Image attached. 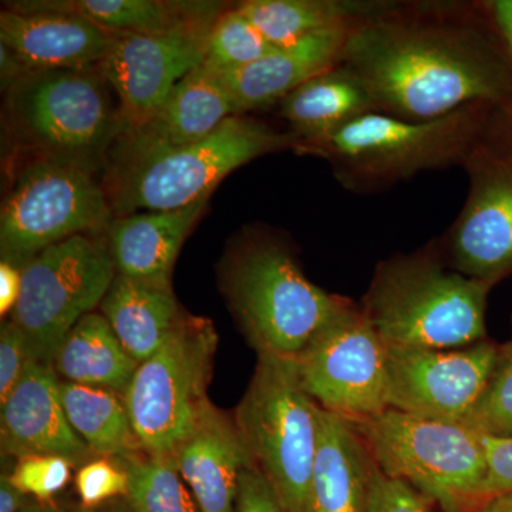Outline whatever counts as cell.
<instances>
[{
    "mask_svg": "<svg viewBox=\"0 0 512 512\" xmlns=\"http://www.w3.org/2000/svg\"><path fill=\"white\" fill-rule=\"evenodd\" d=\"M342 64L377 113L430 121L487 104L512 116V60L483 3L478 18L380 3L350 26Z\"/></svg>",
    "mask_w": 512,
    "mask_h": 512,
    "instance_id": "cell-1",
    "label": "cell"
},
{
    "mask_svg": "<svg viewBox=\"0 0 512 512\" xmlns=\"http://www.w3.org/2000/svg\"><path fill=\"white\" fill-rule=\"evenodd\" d=\"M491 289L451 268L431 242L379 262L360 309L387 348H466L488 339Z\"/></svg>",
    "mask_w": 512,
    "mask_h": 512,
    "instance_id": "cell-2",
    "label": "cell"
},
{
    "mask_svg": "<svg viewBox=\"0 0 512 512\" xmlns=\"http://www.w3.org/2000/svg\"><path fill=\"white\" fill-rule=\"evenodd\" d=\"M218 272L232 316L258 355L296 359L348 301L309 281L291 248L258 228L229 245Z\"/></svg>",
    "mask_w": 512,
    "mask_h": 512,
    "instance_id": "cell-3",
    "label": "cell"
},
{
    "mask_svg": "<svg viewBox=\"0 0 512 512\" xmlns=\"http://www.w3.org/2000/svg\"><path fill=\"white\" fill-rule=\"evenodd\" d=\"M3 126L29 158L96 174L124 130L119 100L99 67L26 73L5 93Z\"/></svg>",
    "mask_w": 512,
    "mask_h": 512,
    "instance_id": "cell-4",
    "label": "cell"
},
{
    "mask_svg": "<svg viewBox=\"0 0 512 512\" xmlns=\"http://www.w3.org/2000/svg\"><path fill=\"white\" fill-rule=\"evenodd\" d=\"M298 147V137L291 131L281 133L261 121L232 116L195 143L109 161L101 183L114 218L180 210L210 200L217 185L249 161Z\"/></svg>",
    "mask_w": 512,
    "mask_h": 512,
    "instance_id": "cell-5",
    "label": "cell"
},
{
    "mask_svg": "<svg viewBox=\"0 0 512 512\" xmlns=\"http://www.w3.org/2000/svg\"><path fill=\"white\" fill-rule=\"evenodd\" d=\"M495 113L487 104H473L440 119L409 121L375 111L303 154L326 158L350 191L383 190L423 171L463 165Z\"/></svg>",
    "mask_w": 512,
    "mask_h": 512,
    "instance_id": "cell-6",
    "label": "cell"
},
{
    "mask_svg": "<svg viewBox=\"0 0 512 512\" xmlns=\"http://www.w3.org/2000/svg\"><path fill=\"white\" fill-rule=\"evenodd\" d=\"M377 467L429 497L441 512H477L488 476L484 436L463 423L387 409L352 421Z\"/></svg>",
    "mask_w": 512,
    "mask_h": 512,
    "instance_id": "cell-7",
    "label": "cell"
},
{
    "mask_svg": "<svg viewBox=\"0 0 512 512\" xmlns=\"http://www.w3.org/2000/svg\"><path fill=\"white\" fill-rule=\"evenodd\" d=\"M249 456L288 512H311L320 407L305 392L295 359L258 355L234 413Z\"/></svg>",
    "mask_w": 512,
    "mask_h": 512,
    "instance_id": "cell-8",
    "label": "cell"
},
{
    "mask_svg": "<svg viewBox=\"0 0 512 512\" xmlns=\"http://www.w3.org/2000/svg\"><path fill=\"white\" fill-rule=\"evenodd\" d=\"M217 346L214 323L187 313L167 342L138 366L123 399L141 450L174 456L208 412Z\"/></svg>",
    "mask_w": 512,
    "mask_h": 512,
    "instance_id": "cell-9",
    "label": "cell"
},
{
    "mask_svg": "<svg viewBox=\"0 0 512 512\" xmlns=\"http://www.w3.org/2000/svg\"><path fill=\"white\" fill-rule=\"evenodd\" d=\"M114 220L97 174L77 165L29 158L0 210L3 261L23 268L43 249L84 234H106Z\"/></svg>",
    "mask_w": 512,
    "mask_h": 512,
    "instance_id": "cell-10",
    "label": "cell"
},
{
    "mask_svg": "<svg viewBox=\"0 0 512 512\" xmlns=\"http://www.w3.org/2000/svg\"><path fill=\"white\" fill-rule=\"evenodd\" d=\"M116 275L106 234L77 235L26 262L10 319L25 335L29 359L52 365L67 333L100 308Z\"/></svg>",
    "mask_w": 512,
    "mask_h": 512,
    "instance_id": "cell-11",
    "label": "cell"
},
{
    "mask_svg": "<svg viewBox=\"0 0 512 512\" xmlns=\"http://www.w3.org/2000/svg\"><path fill=\"white\" fill-rule=\"evenodd\" d=\"M295 363L303 389L325 412L356 423L389 409V350L350 299Z\"/></svg>",
    "mask_w": 512,
    "mask_h": 512,
    "instance_id": "cell-12",
    "label": "cell"
},
{
    "mask_svg": "<svg viewBox=\"0 0 512 512\" xmlns=\"http://www.w3.org/2000/svg\"><path fill=\"white\" fill-rule=\"evenodd\" d=\"M225 9L222 3L205 2L164 32L113 33L99 72L119 100L123 133L153 116L174 87L204 63L211 30Z\"/></svg>",
    "mask_w": 512,
    "mask_h": 512,
    "instance_id": "cell-13",
    "label": "cell"
},
{
    "mask_svg": "<svg viewBox=\"0 0 512 512\" xmlns=\"http://www.w3.org/2000/svg\"><path fill=\"white\" fill-rule=\"evenodd\" d=\"M463 165L470 190L441 248L451 268L494 286L512 276V160L481 138Z\"/></svg>",
    "mask_w": 512,
    "mask_h": 512,
    "instance_id": "cell-14",
    "label": "cell"
},
{
    "mask_svg": "<svg viewBox=\"0 0 512 512\" xmlns=\"http://www.w3.org/2000/svg\"><path fill=\"white\" fill-rule=\"evenodd\" d=\"M389 350V409L463 423L483 390L498 343L485 339L466 348Z\"/></svg>",
    "mask_w": 512,
    "mask_h": 512,
    "instance_id": "cell-15",
    "label": "cell"
},
{
    "mask_svg": "<svg viewBox=\"0 0 512 512\" xmlns=\"http://www.w3.org/2000/svg\"><path fill=\"white\" fill-rule=\"evenodd\" d=\"M232 116L238 113L224 76L201 63L174 87L153 116L121 134L107 163L195 143Z\"/></svg>",
    "mask_w": 512,
    "mask_h": 512,
    "instance_id": "cell-16",
    "label": "cell"
},
{
    "mask_svg": "<svg viewBox=\"0 0 512 512\" xmlns=\"http://www.w3.org/2000/svg\"><path fill=\"white\" fill-rule=\"evenodd\" d=\"M113 33L73 15L35 2L6 3L0 13V43L12 49L29 72L96 69Z\"/></svg>",
    "mask_w": 512,
    "mask_h": 512,
    "instance_id": "cell-17",
    "label": "cell"
},
{
    "mask_svg": "<svg viewBox=\"0 0 512 512\" xmlns=\"http://www.w3.org/2000/svg\"><path fill=\"white\" fill-rule=\"evenodd\" d=\"M50 363L28 360L15 389L2 406V453L16 458L50 454L87 463L92 451L70 426L62 390Z\"/></svg>",
    "mask_w": 512,
    "mask_h": 512,
    "instance_id": "cell-18",
    "label": "cell"
},
{
    "mask_svg": "<svg viewBox=\"0 0 512 512\" xmlns=\"http://www.w3.org/2000/svg\"><path fill=\"white\" fill-rule=\"evenodd\" d=\"M173 457L202 512H235L241 478L254 461L234 417L212 404Z\"/></svg>",
    "mask_w": 512,
    "mask_h": 512,
    "instance_id": "cell-19",
    "label": "cell"
},
{
    "mask_svg": "<svg viewBox=\"0 0 512 512\" xmlns=\"http://www.w3.org/2000/svg\"><path fill=\"white\" fill-rule=\"evenodd\" d=\"M350 26L320 30L234 72L222 73L238 116L281 103L303 83L342 63Z\"/></svg>",
    "mask_w": 512,
    "mask_h": 512,
    "instance_id": "cell-20",
    "label": "cell"
},
{
    "mask_svg": "<svg viewBox=\"0 0 512 512\" xmlns=\"http://www.w3.org/2000/svg\"><path fill=\"white\" fill-rule=\"evenodd\" d=\"M377 464L352 421L320 409L311 512H365Z\"/></svg>",
    "mask_w": 512,
    "mask_h": 512,
    "instance_id": "cell-21",
    "label": "cell"
},
{
    "mask_svg": "<svg viewBox=\"0 0 512 512\" xmlns=\"http://www.w3.org/2000/svg\"><path fill=\"white\" fill-rule=\"evenodd\" d=\"M208 200L174 211H143L114 218L106 237L117 274L170 281L185 239L207 210Z\"/></svg>",
    "mask_w": 512,
    "mask_h": 512,
    "instance_id": "cell-22",
    "label": "cell"
},
{
    "mask_svg": "<svg viewBox=\"0 0 512 512\" xmlns=\"http://www.w3.org/2000/svg\"><path fill=\"white\" fill-rule=\"evenodd\" d=\"M100 313L140 365L167 342L187 316L175 298L171 281L120 274L104 296Z\"/></svg>",
    "mask_w": 512,
    "mask_h": 512,
    "instance_id": "cell-23",
    "label": "cell"
},
{
    "mask_svg": "<svg viewBox=\"0 0 512 512\" xmlns=\"http://www.w3.org/2000/svg\"><path fill=\"white\" fill-rule=\"evenodd\" d=\"M279 109L291 126L289 131L298 137L299 153L357 117L377 111L365 84L342 63L293 90Z\"/></svg>",
    "mask_w": 512,
    "mask_h": 512,
    "instance_id": "cell-24",
    "label": "cell"
},
{
    "mask_svg": "<svg viewBox=\"0 0 512 512\" xmlns=\"http://www.w3.org/2000/svg\"><path fill=\"white\" fill-rule=\"evenodd\" d=\"M52 366L63 382L100 387L123 396L140 363L121 345L109 320L92 312L67 333Z\"/></svg>",
    "mask_w": 512,
    "mask_h": 512,
    "instance_id": "cell-25",
    "label": "cell"
},
{
    "mask_svg": "<svg viewBox=\"0 0 512 512\" xmlns=\"http://www.w3.org/2000/svg\"><path fill=\"white\" fill-rule=\"evenodd\" d=\"M60 390L70 426L93 456L120 458L141 450L121 394L63 380Z\"/></svg>",
    "mask_w": 512,
    "mask_h": 512,
    "instance_id": "cell-26",
    "label": "cell"
},
{
    "mask_svg": "<svg viewBox=\"0 0 512 512\" xmlns=\"http://www.w3.org/2000/svg\"><path fill=\"white\" fill-rule=\"evenodd\" d=\"M238 8L274 47L291 46L320 30L352 25L376 3L336 0H247Z\"/></svg>",
    "mask_w": 512,
    "mask_h": 512,
    "instance_id": "cell-27",
    "label": "cell"
},
{
    "mask_svg": "<svg viewBox=\"0 0 512 512\" xmlns=\"http://www.w3.org/2000/svg\"><path fill=\"white\" fill-rule=\"evenodd\" d=\"M40 8L73 13L111 33L151 35L174 28L197 13L205 2L164 0H42Z\"/></svg>",
    "mask_w": 512,
    "mask_h": 512,
    "instance_id": "cell-28",
    "label": "cell"
},
{
    "mask_svg": "<svg viewBox=\"0 0 512 512\" xmlns=\"http://www.w3.org/2000/svg\"><path fill=\"white\" fill-rule=\"evenodd\" d=\"M117 460L126 468V498L136 512H202L173 456L137 450Z\"/></svg>",
    "mask_w": 512,
    "mask_h": 512,
    "instance_id": "cell-29",
    "label": "cell"
},
{
    "mask_svg": "<svg viewBox=\"0 0 512 512\" xmlns=\"http://www.w3.org/2000/svg\"><path fill=\"white\" fill-rule=\"evenodd\" d=\"M274 49L238 6H232L221 13L211 30L204 63L220 73L234 72Z\"/></svg>",
    "mask_w": 512,
    "mask_h": 512,
    "instance_id": "cell-30",
    "label": "cell"
},
{
    "mask_svg": "<svg viewBox=\"0 0 512 512\" xmlns=\"http://www.w3.org/2000/svg\"><path fill=\"white\" fill-rule=\"evenodd\" d=\"M464 426L491 439H512V340L498 345L490 376Z\"/></svg>",
    "mask_w": 512,
    "mask_h": 512,
    "instance_id": "cell-31",
    "label": "cell"
},
{
    "mask_svg": "<svg viewBox=\"0 0 512 512\" xmlns=\"http://www.w3.org/2000/svg\"><path fill=\"white\" fill-rule=\"evenodd\" d=\"M72 467L67 458L33 454L18 458L9 476L23 494L32 495L39 503H52L53 497L69 483Z\"/></svg>",
    "mask_w": 512,
    "mask_h": 512,
    "instance_id": "cell-32",
    "label": "cell"
},
{
    "mask_svg": "<svg viewBox=\"0 0 512 512\" xmlns=\"http://www.w3.org/2000/svg\"><path fill=\"white\" fill-rule=\"evenodd\" d=\"M80 505L92 508L127 497L128 476L126 468L117 458L96 457L79 468L74 478Z\"/></svg>",
    "mask_w": 512,
    "mask_h": 512,
    "instance_id": "cell-33",
    "label": "cell"
},
{
    "mask_svg": "<svg viewBox=\"0 0 512 512\" xmlns=\"http://www.w3.org/2000/svg\"><path fill=\"white\" fill-rule=\"evenodd\" d=\"M437 505L419 490L400 480L386 476L377 467L365 512H434Z\"/></svg>",
    "mask_w": 512,
    "mask_h": 512,
    "instance_id": "cell-34",
    "label": "cell"
},
{
    "mask_svg": "<svg viewBox=\"0 0 512 512\" xmlns=\"http://www.w3.org/2000/svg\"><path fill=\"white\" fill-rule=\"evenodd\" d=\"M483 5L512 60V0H491ZM484 138L512 160V116L497 117L494 114Z\"/></svg>",
    "mask_w": 512,
    "mask_h": 512,
    "instance_id": "cell-35",
    "label": "cell"
},
{
    "mask_svg": "<svg viewBox=\"0 0 512 512\" xmlns=\"http://www.w3.org/2000/svg\"><path fill=\"white\" fill-rule=\"evenodd\" d=\"M28 360L25 335L12 319L6 320L0 329V404L15 389Z\"/></svg>",
    "mask_w": 512,
    "mask_h": 512,
    "instance_id": "cell-36",
    "label": "cell"
},
{
    "mask_svg": "<svg viewBox=\"0 0 512 512\" xmlns=\"http://www.w3.org/2000/svg\"><path fill=\"white\" fill-rule=\"evenodd\" d=\"M235 512H288L275 488L258 467L247 468L241 478Z\"/></svg>",
    "mask_w": 512,
    "mask_h": 512,
    "instance_id": "cell-37",
    "label": "cell"
},
{
    "mask_svg": "<svg viewBox=\"0 0 512 512\" xmlns=\"http://www.w3.org/2000/svg\"><path fill=\"white\" fill-rule=\"evenodd\" d=\"M484 441L488 457L485 498L491 497V495L512 493V439L484 437Z\"/></svg>",
    "mask_w": 512,
    "mask_h": 512,
    "instance_id": "cell-38",
    "label": "cell"
},
{
    "mask_svg": "<svg viewBox=\"0 0 512 512\" xmlns=\"http://www.w3.org/2000/svg\"><path fill=\"white\" fill-rule=\"evenodd\" d=\"M20 291H22V268L10 264L8 261L0 262V315H12L18 305Z\"/></svg>",
    "mask_w": 512,
    "mask_h": 512,
    "instance_id": "cell-39",
    "label": "cell"
},
{
    "mask_svg": "<svg viewBox=\"0 0 512 512\" xmlns=\"http://www.w3.org/2000/svg\"><path fill=\"white\" fill-rule=\"evenodd\" d=\"M29 70L26 69L22 60L8 46L0 43V83L3 93L8 92L19 79H22Z\"/></svg>",
    "mask_w": 512,
    "mask_h": 512,
    "instance_id": "cell-40",
    "label": "cell"
},
{
    "mask_svg": "<svg viewBox=\"0 0 512 512\" xmlns=\"http://www.w3.org/2000/svg\"><path fill=\"white\" fill-rule=\"evenodd\" d=\"M29 504L28 495L16 487L9 474L0 477V512H20Z\"/></svg>",
    "mask_w": 512,
    "mask_h": 512,
    "instance_id": "cell-41",
    "label": "cell"
},
{
    "mask_svg": "<svg viewBox=\"0 0 512 512\" xmlns=\"http://www.w3.org/2000/svg\"><path fill=\"white\" fill-rule=\"evenodd\" d=\"M477 512H512V493L491 495Z\"/></svg>",
    "mask_w": 512,
    "mask_h": 512,
    "instance_id": "cell-42",
    "label": "cell"
},
{
    "mask_svg": "<svg viewBox=\"0 0 512 512\" xmlns=\"http://www.w3.org/2000/svg\"><path fill=\"white\" fill-rule=\"evenodd\" d=\"M72 512H136V510H134L130 501L123 497L111 500L106 504H101L99 507L87 508L80 505V507L74 508Z\"/></svg>",
    "mask_w": 512,
    "mask_h": 512,
    "instance_id": "cell-43",
    "label": "cell"
},
{
    "mask_svg": "<svg viewBox=\"0 0 512 512\" xmlns=\"http://www.w3.org/2000/svg\"><path fill=\"white\" fill-rule=\"evenodd\" d=\"M20 512H67L63 507L55 503H29Z\"/></svg>",
    "mask_w": 512,
    "mask_h": 512,
    "instance_id": "cell-44",
    "label": "cell"
}]
</instances>
